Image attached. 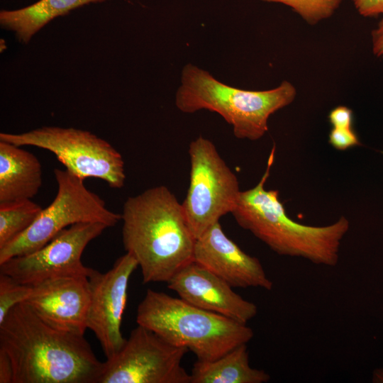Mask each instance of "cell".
<instances>
[{
  "label": "cell",
  "instance_id": "obj_9",
  "mask_svg": "<svg viewBox=\"0 0 383 383\" xmlns=\"http://www.w3.org/2000/svg\"><path fill=\"white\" fill-rule=\"evenodd\" d=\"M188 351L138 325L121 349L103 363L98 383H191L182 365Z\"/></svg>",
  "mask_w": 383,
  "mask_h": 383
},
{
  "label": "cell",
  "instance_id": "obj_22",
  "mask_svg": "<svg viewBox=\"0 0 383 383\" xmlns=\"http://www.w3.org/2000/svg\"><path fill=\"white\" fill-rule=\"evenodd\" d=\"M328 119L333 128L353 129V111L347 106H339L333 109Z\"/></svg>",
  "mask_w": 383,
  "mask_h": 383
},
{
  "label": "cell",
  "instance_id": "obj_14",
  "mask_svg": "<svg viewBox=\"0 0 383 383\" xmlns=\"http://www.w3.org/2000/svg\"><path fill=\"white\" fill-rule=\"evenodd\" d=\"M179 298L202 309L247 324L257 313V306L243 299L226 282L194 260L167 282Z\"/></svg>",
  "mask_w": 383,
  "mask_h": 383
},
{
  "label": "cell",
  "instance_id": "obj_15",
  "mask_svg": "<svg viewBox=\"0 0 383 383\" xmlns=\"http://www.w3.org/2000/svg\"><path fill=\"white\" fill-rule=\"evenodd\" d=\"M42 182L38 158L21 146L0 140V204L31 199Z\"/></svg>",
  "mask_w": 383,
  "mask_h": 383
},
{
  "label": "cell",
  "instance_id": "obj_23",
  "mask_svg": "<svg viewBox=\"0 0 383 383\" xmlns=\"http://www.w3.org/2000/svg\"><path fill=\"white\" fill-rule=\"evenodd\" d=\"M355 9L364 17L383 15V0H352Z\"/></svg>",
  "mask_w": 383,
  "mask_h": 383
},
{
  "label": "cell",
  "instance_id": "obj_26",
  "mask_svg": "<svg viewBox=\"0 0 383 383\" xmlns=\"http://www.w3.org/2000/svg\"><path fill=\"white\" fill-rule=\"evenodd\" d=\"M372 380L374 382L383 383V369L374 371Z\"/></svg>",
  "mask_w": 383,
  "mask_h": 383
},
{
  "label": "cell",
  "instance_id": "obj_10",
  "mask_svg": "<svg viewBox=\"0 0 383 383\" xmlns=\"http://www.w3.org/2000/svg\"><path fill=\"white\" fill-rule=\"evenodd\" d=\"M107 228L101 223L73 224L40 249L0 264V273L30 286L62 277H89L93 269L83 264L82 253Z\"/></svg>",
  "mask_w": 383,
  "mask_h": 383
},
{
  "label": "cell",
  "instance_id": "obj_16",
  "mask_svg": "<svg viewBox=\"0 0 383 383\" xmlns=\"http://www.w3.org/2000/svg\"><path fill=\"white\" fill-rule=\"evenodd\" d=\"M190 375L191 383H266L270 379L265 370L250 365L247 344L211 361L197 360Z\"/></svg>",
  "mask_w": 383,
  "mask_h": 383
},
{
  "label": "cell",
  "instance_id": "obj_4",
  "mask_svg": "<svg viewBox=\"0 0 383 383\" xmlns=\"http://www.w3.org/2000/svg\"><path fill=\"white\" fill-rule=\"evenodd\" d=\"M136 321L201 361L216 360L254 336L245 323L150 289L138 306Z\"/></svg>",
  "mask_w": 383,
  "mask_h": 383
},
{
  "label": "cell",
  "instance_id": "obj_5",
  "mask_svg": "<svg viewBox=\"0 0 383 383\" xmlns=\"http://www.w3.org/2000/svg\"><path fill=\"white\" fill-rule=\"evenodd\" d=\"M296 94L295 87L287 81L268 90H245L226 84L208 71L187 64L182 72L175 104L187 113L200 110L216 112L233 126L236 138L257 140L267 131L270 116L290 104Z\"/></svg>",
  "mask_w": 383,
  "mask_h": 383
},
{
  "label": "cell",
  "instance_id": "obj_25",
  "mask_svg": "<svg viewBox=\"0 0 383 383\" xmlns=\"http://www.w3.org/2000/svg\"><path fill=\"white\" fill-rule=\"evenodd\" d=\"M13 371L7 355L0 350V383H12Z\"/></svg>",
  "mask_w": 383,
  "mask_h": 383
},
{
  "label": "cell",
  "instance_id": "obj_27",
  "mask_svg": "<svg viewBox=\"0 0 383 383\" xmlns=\"http://www.w3.org/2000/svg\"><path fill=\"white\" fill-rule=\"evenodd\" d=\"M101 1H106V0H101Z\"/></svg>",
  "mask_w": 383,
  "mask_h": 383
},
{
  "label": "cell",
  "instance_id": "obj_24",
  "mask_svg": "<svg viewBox=\"0 0 383 383\" xmlns=\"http://www.w3.org/2000/svg\"><path fill=\"white\" fill-rule=\"evenodd\" d=\"M372 45L373 54L377 57L383 56V17L377 28L372 31Z\"/></svg>",
  "mask_w": 383,
  "mask_h": 383
},
{
  "label": "cell",
  "instance_id": "obj_13",
  "mask_svg": "<svg viewBox=\"0 0 383 383\" xmlns=\"http://www.w3.org/2000/svg\"><path fill=\"white\" fill-rule=\"evenodd\" d=\"M27 303L44 321L66 332L84 335L90 304L89 277H62L32 286Z\"/></svg>",
  "mask_w": 383,
  "mask_h": 383
},
{
  "label": "cell",
  "instance_id": "obj_18",
  "mask_svg": "<svg viewBox=\"0 0 383 383\" xmlns=\"http://www.w3.org/2000/svg\"><path fill=\"white\" fill-rule=\"evenodd\" d=\"M42 209L31 199L0 204V248L28 230Z\"/></svg>",
  "mask_w": 383,
  "mask_h": 383
},
{
  "label": "cell",
  "instance_id": "obj_11",
  "mask_svg": "<svg viewBox=\"0 0 383 383\" xmlns=\"http://www.w3.org/2000/svg\"><path fill=\"white\" fill-rule=\"evenodd\" d=\"M138 267L135 257L126 252L106 272L93 269L89 276L90 304L87 327L96 335L106 359L116 354L126 342L121 326L129 279Z\"/></svg>",
  "mask_w": 383,
  "mask_h": 383
},
{
  "label": "cell",
  "instance_id": "obj_19",
  "mask_svg": "<svg viewBox=\"0 0 383 383\" xmlns=\"http://www.w3.org/2000/svg\"><path fill=\"white\" fill-rule=\"evenodd\" d=\"M279 3L289 6L309 25L331 17L339 8L343 0H260Z\"/></svg>",
  "mask_w": 383,
  "mask_h": 383
},
{
  "label": "cell",
  "instance_id": "obj_12",
  "mask_svg": "<svg viewBox=\"0 0 383 383\" xmlns=\"http://www.w3.org/2000/svg\"><path fill=\"white\" fill-rule=\"evenodd\" d=\"M193 260L232 287L266 290L273 287L260 260L245 253L230 239L219 221L196 239Z\"/></svg>",
  "mask_w": 383,
  "mask_h": 383
},
{
  "label": "cell",
  "instance_id": "obj_6",
  "mask_svg": "<svg viewBox=\"0 0 383 383\" xmlns=\"http://www.w3.org/2000/svg\"><path fill=\"white\" fill-rule=\"evenodd\" d=\"M54 175L57 184L54 200L42 209L28 230L0 248V264L40 249L73 224L101 223L110 228L121 220V214L109 210L99 196L86 187L82 179L58 168L54 170Z\"/></svg>",
  "mask_w": 383,
  "mask_h": 383
},
{
  "label": "cell",
  "instance_id": "obj_7",
  "mask_svg": "<svg viewBox=\"0 0 383 383\" xmlns=\"http://www.w3.org/2000/svg\"><path fill=\"white\" fill-rule=\"evenodd\" d=\"M0 140L47 150L56 156L65 170L83 180L89 177L100 179L114 189L124 185L122 155L109 142L88 131L43 126L22 133H1Z\"/></svg>",
  "mask_w": 383,
  "mask_h": 383
},
{
  "label": "cell",
  "instance_id": "obj_21",
  "mask_svg": "<svg viewBox=\"0 0 383 383\" xmlns=\"http://www.w3.org/2000/svg\"><path fill=\"white\" fill-rule=\"evenodd\" d=\"M329 143L335 149L345 150L360 145V140L353 129L333 128L329 137Z\"/></svg>",
  "mask_w": 383,
  "mask_h": 383
},
{
  "label": "cell",
  "instance_id": "obj_17",
  "mask_svg": "<svg viewBox=\"0 0 383 383\" xmlns=\"http://www.w3.org/2000/svg\"><path fill=\"white\" fill-rule=\"evenodd\" d=\"M101 0H39L15 10H1L0 24L14 32L19 42L27 44L33 36L54 18L90 3Z\"/></svg>",
  "mask_w": 383,
  "mask_h": 383
},
{
  "label": "cell",
  "instance_id": "obj_3",
  "mask_svg": "<svg viewBox=\"0 0 383 383\" xmlns=\"http://www.w3.org/2000/svg\"><path fill=\"white\" fill-rule=\"evenodd\" d=\"M274 149H272L260 182L240 192L232 215L241 228L278 255L335 267L339 261L341 241L350 228L348 220L341 216L331 225L311 226L291 219L279 199V192L265 188L274 162Z\"/></svg>",
  "mask_w": 383,
  "mask_h": 383
},
{
  "label": "cell",
  "instance_id": "obj_20",
  "mask_svg": "<svg viewBox=\"0 0 383 383\" xmlns=\"http://www.w3.org/2000/svg\"><path fill=\"white\" fill-rule=\"evenodd\" d=\"M33 287L20 283L10 276L0 273V323L16 305L25 302Z\"/></svg>",
  "mask_w": 383,
  "mask_h": 383
},
{
  "label": "cell",
  "instance_id": "obj_1",
  "mask_svg": "<svg viewBox=\"0 0 383 383\" xmlns=\"http://www.w3.org/2000/svg\"><path fill=\"white\" fill-rule=\"evenodd\" d=\"M0 350L12 383H98L103 368L84 335L53 327L26 302L0 323Z\"/></svg>",
  "mask_w": 383,
  "mask_h": 383
},
{
  "label": "cell",
  "instance_id": "obj_2",
  "mask_svg": "<svg viewBox=\"0 0 383 383\" xmlns=\"http://www.w3.org/2000/svg\"><path fill=\"white\" fill-rule=\"evenodd\" d=\"M121 221L124 248L136 260L143 283L167 282L193 261L196 238L182 204L167 187L128 197Z\"/></svg>",
  "mask_w": 383,
  "mask_h": 383
},
{
  "label": "cell",
  "instance_id": "obj_8",
  "mask_svg": "<svg viewBox=\"0 0 383 383\" xmlns=\"http://www.w3.org/2000/svg\"><path fill=\"white\" fill-rule=\"evenodd\" d=\"M189 184L182 203L189 227L196 239L233 211L240 193L236 175L215 145L199 136L190 143Z\"/></svg>",
  "mask_w": 383,
  "mask_h": 383
}]
</instances>
